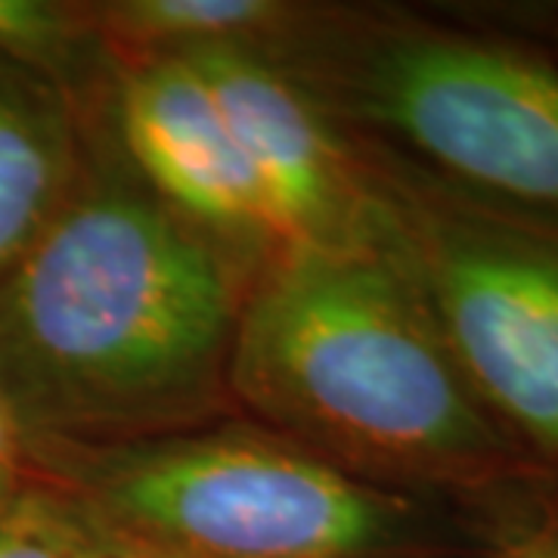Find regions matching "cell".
I'll return each mask as SVG.
<instances>
[{"label": "cell", "instance_id": "7a4b0ae2", "mask_svg": "<svg viewBox=\"0 0 558 558\" xmlns=\"http://www.w3.org/2000/svg\"><path fill=\"white\" fill-rule=\"evenodd\" d=\"M230 398L255 425L388 490H484L527 453L484 410L391 248L292 245L245 289Z\"/></svg>", "mask_w": 558, "mask_h": 558}, {"label": "cell", "instance_id": "9c48e42d", "mask_svg": "<svg viewBox=\"0 0 558 558\" xmlns=\"http://www.w3.org/2000/svg\"><path fill=\"white\" fill-rule=\"evenodd\" d=\"M102 47L121 60L178 57L202 47H242L267 60L292 50L317 10L277 0H116L87 3Z\"/></svg>", "mask_w": 558, "mask_h": 558}, {"label": "cell", "instance_id": "9a60e30c", "mask_svg": "<svg viewBox=\"0 0 558 558\" xmlns=\"http://www.w3.org/2000/svg\"><path fill=\"white\" fill-rule=\"evenodd\" d=\"M502 558H515V556H512V553H502Z\"/></svg>", "mask_w": 558, "mask_h": 558}, {"label": "cell", "instance_id": "8992f818", "mask_svg": "<svg viewBox=\"0 0 558 558\" xmlns=\"http://www.w3.org/2000/svg\"><path fill=\"white\" fill-rule=\"evenodd\" d=\"M178 57L211 90L258 180L282 248L373 240L369 171L299 81L242 47H202Z\"/></svg>", "mask_w": 558, "mask_h": 558}, {"label": "cell", "instance_id": "30bf717a", "mask_svg": "<svg viewBox=\"0 0 558 558\" xmlns=\"http://www.w3.org/2000/svg\"><path fill=\"white\" fill-rule=\"evenodd\" d=\"M100 47L87 3L0 0V57L53 81L78 109L90 60Z\"/></svg>", "mask_w": 558, "mask_h": 558}, {"label": "cell", "instance_id": "5bb4252c", "mask_svg": "<svg viewBox=\"0 0 558 558\" xmlns=\"http://www.w3.org/2000/svg\"><path fill=\"white\" fill-rule=\"evenodd\" d=\"M512 16L531 22L534 32L549 44V50L558 57V7H537V10H527V13H512Z\"/></svg>", "mask_w": 558, "mask_h": 558}, {"label": "cell", "instance_id": "5b68a950", "mask_svg": "<svg viewBox=\"0 0 558 558\" xmlns=\"http://www.w3.org/2000/svg\"><path fill=\"white\" fill-rule=\"evenodd\" d=\"M363 161L381 242L469 388L524 453L558 462V236L459 199L381 149Z\"/></svg>", "mask_w": 558, "mask_h": 558}, {"label": "cell", "instance_id": "8fae6325", "mask_svg": "<svg viewBox=\"0 0 558 558\" xmlns=\"http://www.w3.org/2000/svg\"><path fill=\"white\" fill-rule=\"evenodd\" d=\"M0 558H106L75 506L44 484L0 512Z\"/></svg>", "mask_w": 558, "mask_h": 558}, {"label": "cell", "instance_id": "4fadbf2b", "mask_svg": "<svg viewBox=\"0 0 558 558\" xmlns=\"http://www.w3.org/2000/svg\"><path fill=\"white\" fill-rule=\"evenodd\" d=\"M506 553L515 558H558V509L521 521L506 539Z\"/></svg>", "mask_w": 558, "mask_h": 558}, {"label": "cell", "instance_id": "52a82bcc", "mask_svg": "<svg viewBox=\"0 0 558 558\" xmlns=\"http://www.w3.org/2000/svg\"><path fill=\"white\" fill-rule=\"evenodd\" d=\"M124 62L119 131L134 174L174 215L258 270L282 242L211 90L180 57Z\"/></svg>", "mask_w": 558, "mask_h": 558}, {"label": "cell", "instance_id": "7c38bea8", "mask_svg": "<svg viewBox=\"0 0 558 558\" xmlns=\"http://www.w3.org/2000/svg\"><path fill=\"white\" fill-rule=\"evenodd\" d=\"M38 484L40 472L32 453V440L0 395V512Z\"/></svg>", "mask_w": 558, "mask_h": 558}, {"label": "cell", "instance_id": "ba28073f", "mask_svg": "<svg viewBox=\"0 0 558 558\" xmlns=\"http://www.w3.org/2000/svg\"><path fill=\"white\" fill-rule=\"evenodd\" d=\"M84 159L78 102L0 57V277L60 215Z\"/></svg>", "mask_w": 558, "mask_h": 558}, {"label": "cell", "instance_id": "277c9868", "mask_svg": "<svg viewBox=\"0 0 558 558\" xmlns=\"http://www.w3.org/2000/svg\"><path fill=\"white\" fill-rule=\"evenodd\" d=\"M317 25L279 69L381 153L494 215L558 236V65L499 35L416 16Z\"/></svg>", "mask_w": 558, "mask_h": 558}, {"label": "cell", "instance_id": "3957f363", "mask_svg": "<svg viewBox=\"0 0 558 558\" xmlns=\"http://www.w3.org/2000/svg\"><path fill=\"white\" fill-rule=\"evenodd\" d=\"M35 462L106 558H391L425 534L418 497L348 475L255 422L40 450Z\"/></svg>", "mask_w": 558, "mask_h": 558}, {"label": "cell", "instance_id": "6da1fadb", "mask_svg": "<svg viewBox=\"0 0 558 558\" xmlns=\"http://www.w3.org/2000/svg\"><path fill=\"white\" fill-rule=\"evenodd\" d=\"M255 277L134 174L84 159L75 193L0 277V395L40 450L215 425Z\"/></svg>", "mask_w": 558, "mask_h": 558}]
</instances>
